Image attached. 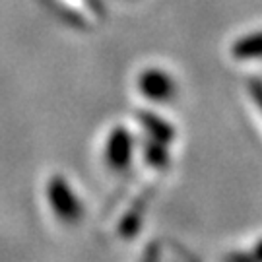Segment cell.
<instances>
[{
  "instance_id": "6da1fadb",
  "label": "cell",
  "mask_w": 262,
  "mask_h": 262,
  "mask_svg": "<svg viewBox=\"0 0 262 262\" xmlns=\"http://www.w3.org/2000/svg\"><path fill=\"white\" fill-rule=\"evenodd\" d=\"M47 206L58 224L76 225L84 217V206L76 188L62 175H53L47 183Z\"/></svg>"
},
{
  "instance_id": "7a4b0ae2",
  "label": "cell",
  "mask_w": 262,
  "mask_h": 262,
  "mask_svg": "<svg viewBox=\"0 0 262 262\" xmlns=\"http://www.w3.org/2000/svg\"><path fill=\"white\" fill-rule=\"evenodd\" d=\"M101 154H103V165L111 173H122L128 167L132 159H134V138L132 132L117 124L115 128L107 132L105 142L101 146Z\"/></svg>"
},
{
  "instance_id": "3957f363",
  "label": "cell",
  "mask_w": 262,
  "mask_h": 262,
  "mask_svg": "<svg viewBox=\"0 0 262 262\" xmlns=\"http://www.w3.org/2000/svg\"><path fill=\"white\" fill-rule=\"evenodd\" d=\"M138 94L151 103H167L177 95V84L173 76L163 68H146L142 70L138 80Z\"/></svg>"
}]
</instances>
